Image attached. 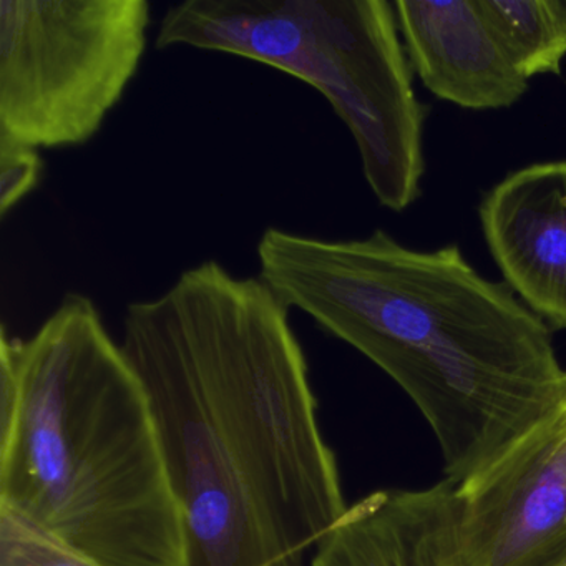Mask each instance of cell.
<instances>
[{
    "mask_svg": "<svg viewBox=\"0 0 566 566\" xmlns=\"http://www.w3.org/2000/svg\"><path fill=\"white\" fill-rule=\"evenodd\" d=\"M562 2L563 12H565L566 15V0H559Z\"/></svg>",
    "mask_w": 566,
    "mask_h": 566,
    "instance_id": "14",
    "label": "cell"
},
{
    "mask_svg": "<svg viewBox=\"0 0 566 566\" xmlns=\"http://www.w3.org/2000/svg\"><path fill=\"white\" fill-rule=\"evenodd\" d=\"M480 221L510 290L566 329V161L510 174L483 198Z\"/></svg>",
    "mask_w": 566,
    "mask_h": 566,
    "instance_id": "7",
    "label": "cell"
},
{
    "mask_svg": "<svg viewBox=\"0 0 566 566\" xmlns=\"http://www.w3.org/2000/svg\"><path fill=\"white\" fill-rule=\"evenodd\" d=\"M147 0H2L0 135L41 150L87 144L144 61Z\"/></svg>",
    "mask_w": 566,
    "mask_h": 566,
    "instance_id": "5",
    "label": "cell"
},
{
    "mask_svg": "<svg viewBox=\"0 0 566 566\" xmlns=\"http://www.w3.org/2000/svg\"><path fill=\"white\" fill-rule=\"evenodd\" d=\"M0 566H98L57 539L0 509Z\"/></svg>",
    "mask_w": 566,
    "mask_h": 566,
    "instance_id": "11",
    "label": "cell"
},
{
    "mask_svg": "<svg viewBox=\"0 0 566 566\" xmlns=\"http://www.w3.org/2000/svg\"><path fill=\"white\" fill-rule=\"evenodd\" d=\"M496 41L520 75L562 74L566 15L559 0H479Z\"/></svg>",
    "mask_w": 566,
    "mask_h": 566,
    "instance_id": "10",
    "label": "cell"
},
{
    "mask_svg": "<svg viewBox=\"0 0 566 566\" xmlns=\"http://www.w3.org/2000/svg\"><path fill=\"white\" fill-rule=\"evenodd\" d=\"M460 566H553L566 553V396L457 485Z\"/></svg>",
    "mask_w": 566,
    "mask_h": 566,
    "instance_id": "6",
    "label": "cell"
},
{
    "mask_svg": "<svg viewBox=\"0 0 566 566\" xmlns=\"http://www.w3.org/2000/svg\"><path fill=\"white\" fill-rule=\"evenodd\" d=\"M260 280L382 369L436 433L447 480L499 459L566 396L552 329L459 247L417 251L386 231L321 240L268 228Z\"/></svg>",
    "mask_w": 566,
    "mask_h": 566,
    "instance_id": "2",
    "label": "cell"
},
{
    "mask_svg": "<svg viewBox=\"0 0 566 566\" xmlns=\"http://www.w3.org/2000/svg\"><path fill=\"white\" fill-rule=\"evenodd\" d=\"M120 346L150 400L185 566H311L349 506L290 307L205 261L127 307Z\"/></svg>",
    "mask_w": 566,
    "mask_h": 566,
    "instance_id": "1",
    "label": "cell"
},
{
    "mask_svg": "<svg viewBox=\"0 0 566 566\" xmlns=\"http://www.w3.org/2000/svg\"><path fill=\"white\" fill-rule=\"evenodd\" d=\"M42 177L38 150L0 135V214L8 217Z\"/></svg>",
    "mask_w": 566,
    "mask_h": 566,
    "instance_id": "12",
    "label": "cell"
},
{
    "mask_svg": "<svg viewBox=\"0 0 566 566\" xmlns=\"http://www.w3.org/2000/svg\"><path fill=\"white\" fill-rule=\"evenodd\" d=\"M260 62L313 85L356 140L382 207L420 197L423 108L387 0H185L161 19L157 49Z\"/></svg>",
    "mask_w": 566,
    "mask_h": 566,
    "instance_id": "4",
    "label": "cell"
},
{
    "mask_svg": "<svg viewBox=\"0 0 566 566\" xmlns=\"http://www.w3.org/2000/svg\"><path fill=\"white\" fill-rule=\"evenodd\" d=\"M394 9L410 62L440 101L470 111H499L528 91V81L506 57L479 0H399Z\"/></svg>",
    "mask_w": 566,
    "mask_h": 566,
    "instance_id": "8",
    "label": "cell"
},
{
    "mask_svg": "<svg viewBox=\"0 0 566 566\" xmlns=\"http://www.w3.org/2000/svg\"><path fill=\"white\" fill-rule=\"evenodd\" d=\"M311 566H460L455 483L369 493L327 533Z\"/></svg>",
    "mask_w": 566,
    "mask_h": 566,
    "instance_id": "9",
    "label": "cell"
},
{
    "mask_svg": "<svg viewBox=\"0 0 566 566\" xmlns=\"http://www.w3.org/2000/svg\"><path fill=\"white\" fill-rule=\"evenodd\" d=\"M0 509L98 566L187 565L147 390L84 294L0 334Z\"/></svg>",
    "mask_w": 566,
    "mask_h": 566,
    "instance_id": "3",
    "label": "cell"
},
{
    "mask_svg": "<svg viewBox=\"0 0 566 566\" xmlns=\"http://www.w3.org/2000/svg\"><path fill=\"white\" fill-rule=\"evenodd\" d=\"M553 566H566V553L562 556V558L558 559V562L555 563Z\"/></svg>",
    "mask_w": 566,
    "mask_h": 566,
    "instance_id": "13",
    "label": "cell"
}]
</instances>
